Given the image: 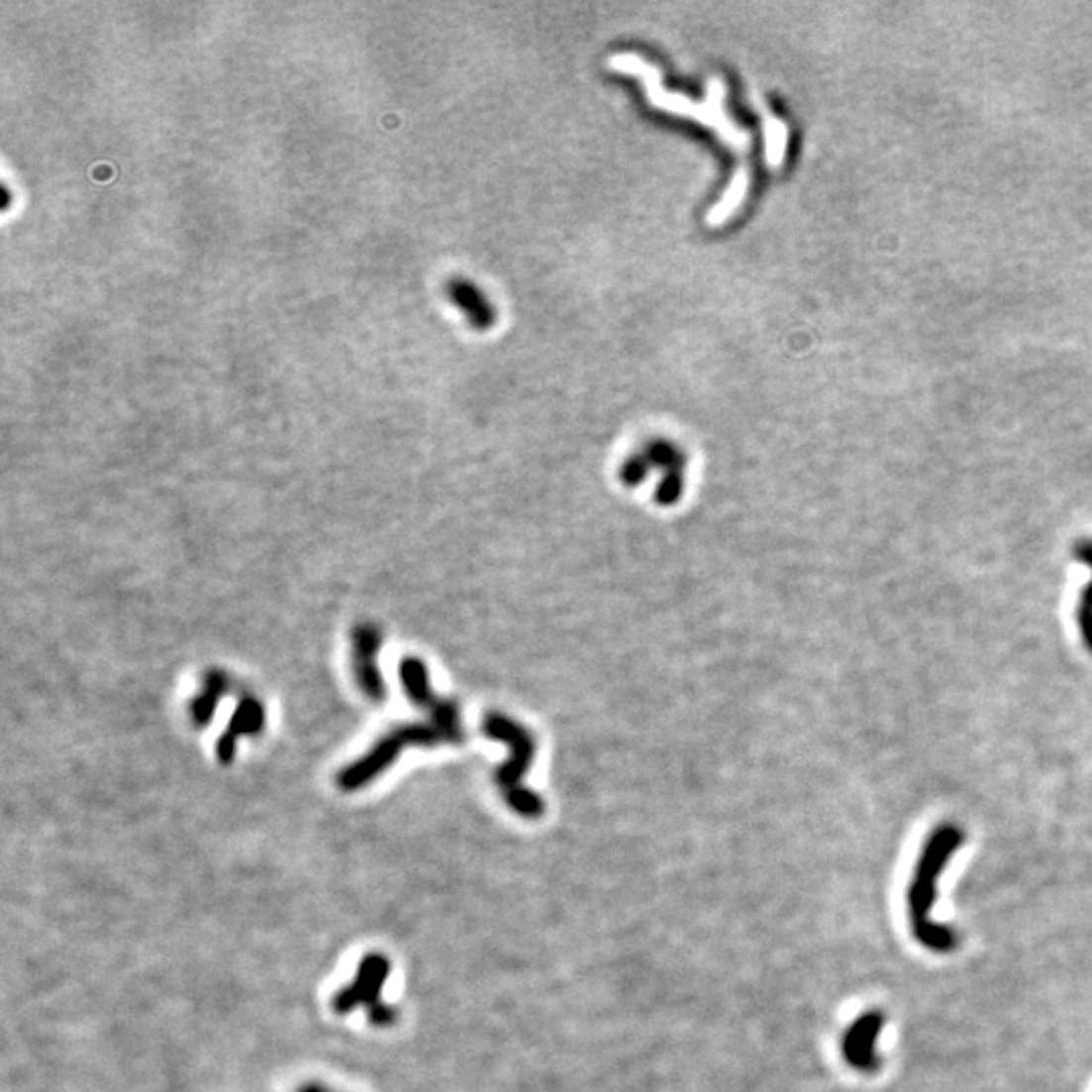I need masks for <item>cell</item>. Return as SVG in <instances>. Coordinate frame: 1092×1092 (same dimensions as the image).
<instances>
[{"instance_id": "obj_7", "label": "cell", "mask_w": 1092, "mask_h": 1092, "mask_svg": "<svg viewBox=\"0 0 1092 1092\" xmlns=\"http://www.w3.org/2000/svg\"><path fill=\"white\" fill-rule=\"evenodd\" d=\"M381 645L383 636L378 628L360 624L352 630V674L360 692L372 702H383L387 698V686L376 661Z\"/></svg>"}, {"instance_id": "obj_8", "label": "cell", "mask_w": 1092, "mask_h": 1092, "mask_svg": "<svg viewBox=\"0 0 1092 1092\" xmlns=\"http://www.w3.org/2000/svg\"><path fill=\"white\" fill-rule=\"evenodd\" d=\"M884 1018L874 1012L866 1014L860 1020L851 1024V1028L845 1032L842 1042V1052L847 1064H851L856 1070L862 1072H874L880 1066V1058L876 1054V1042L882 1030Z\"/></svg>"}, {"instance_id": "obj_3", "label": "cell", "mask_w": 1092, "mask_h": 1092, "mask_svg": "<svg viewBox=\"0 0 1092 1092\" xmlns=\"http://www.w3.org/2000/svg\"><path fill=\"white\" fill-rule=\"evenodd\" d=\"M391 975V961L383 953H368L354 975V979L335 995L332 1010L339 1016H347L358 1006H364L372 1026L387 1028L397 1020V1010L383 1004L381 991Z\"/></svg>"}, {"instance_id": "obj_4", "label": "cell", "mask_w": 1092, "mask_h": 1092, "mask_svg": "<svg viewBox=\"0 0 1092 1092\" xmlns=\"http://www.w3.org/2000/svg\"><path fill=\"white\" fill-rule=\"evenodd\" d=\"M611 67L613 69H620V71H626V73H638L644 77V85L645 89H649V102L657 108H663V110H670V112H680V114H688V116H694L698 118L700 122L708 124V126H715L717 132L723 134V138L727 142H731V145L735 149H748V134L741 128H737L731 120H727L723 116V112H715L710 110L706 106H698V104H692L688 102L686 98H680V96H670V93L661 91V85L657 83V75L655 71L649 67V63H644L640 57L636 55H617L613 57L611 61Z\"/></svg>"}, {"instance_id": "obj_1", "label": "cell", "mask_w": 1092, "mask_h": 1092, "mask_svg": "<svg viewBox=\"0 0 1092 1092\" xmlns=\"http://www.w3.org/2000/svg\"><path fill=\"white\" fill-rule=\"evenodd\" d=\"M963 844V832L955 826H943L927 840L921 860L917 866V876L909 892V911L911 923L917 939L935 953H948L957 944V939L951 929L935 925L929 917L935 902V888L943 868L948 862V856Z\"/></svg>"}, {"instance_id": "obj_9", "label": "cell", "mask_w": 1092, "mask_h": 1092, "mask_svg": "<svg viewBox=\"0 0 1092 1092\" xmlns=\"http://www.w3.org/2000/svg\"><path fill=\"white\" fill-rule=\"evenodd\" d=\"M227 690L229 678L221 670H211L205 674L201 692L191 700V706H188V715H191V721L199 729L207 727L213 721L215 710Z\"/></svg>"}, {"instance_id": "obj_6", "label": "cell", "mask_w": 1092, "mask_h": 1092, "mask_svg": "<svg viewBox=\"0 0 1092 1092\" xmlns=\"http://www.w3.org/2000/svg\"><path fill=\"white\" fill-rule=\"evenodd\" d=\"M399 680H401V686H403L407 698L415 706L430 712L432 721H436V723H440L447 729H453V731H463L457 704L451 702V700H446V698H442L434 692L432 682H430V672H427L425 663L419 657L407 655V657L401 659Z\"/></svg>"}, {"instance_id": "obj_10", "label": "cell", "mask_w": 1092, "mask_h": 1092, "mask_svg": "<svg viewBox=\"0 0 1092 1092\" xmlns=\"http://www.w3.org/2000/svg\"><path fill=\"white\" fill-rule=\"evenodd\" d=\"M263 725H265L263 704L255 696H246L242 698L240 704H237L225 733L233 735L235 739L253 737L263 731Z\"/></svg>"}, {"instance_id": "obj_12", "label": "cell", "mask_w": 1092, "mask_h": 1092, "mask_svg": "<svg viewBox=\"0 0 1092 1092\" xmlns=\"http://www.w3.org/2000/svg\"><path fill=\"white\" fill-rule=\"evenodd\" d=\"M449 296L469 314V318L473 322L478 324H484L488 322V310L484 308V302L480 298V294L473 290L471 286H467L465 281H451L449 283Z\"/></svg>"}, {"instance_id": "obj_11", "label": "cell", "mask_w": 1092, "mask_h": 1092, "mask_svg": "<svg viewBox=\"0 0 1092 1092\" xmlns=\"http://www.w3.org/2000/svg\"><path fill=\"white\" fill-rule=\"evenodd\" d=\"M1076 556L1092 566V541H1082L1076 545ZM1078 628L1082 634V640L1092 651V583L1082 591L1080 603H1078Z\"/></svg>"}, {"instance_id": "obj_2", "label": "cell", "mask_w": 1092, "mask_h": 1092, "mask_svg": "<svg viewBox=\"0 0 1092 1092\" xmlns=\"http://www.w3.org/2000/svg\"><path fill=\"white\" fill-rule=\"evenodd\" d=\"M465 733L447 729L436 721L430 723H407L389 729L378 739L362 756L347 765L339 777V789L350 793L366 787L368 783L381 777L399 754L411 746H442V745H459L463 743Z\"/></svg>"}, {"instance_id": "obj_5", "label": "cell", "mask_w": 1092, "mask_h": 1092, "mask_svg": "<svg viewBox=\"0 0 1092 1092\" xmlns=\"http://www.w3.org/2000/svg\"><path fill=\"white\" fill-rule=\"evenodd\" d=\"M482 733L494 741L506 743L510 748L508 763H504L496 771V785L502 797L506 799L525 789V785H522V777H525V773L531 769L535 752H537V745L531 733L525 727L516 725L512 719L498 715V712H490V715L484 717Z\"/></svg>"}, {"instance_id": "obj_14", "label": "cell", "mask_w": 1092, "mask_h": 1092, "mask_svg": "<svg viewBox=\"0 0 1092 1092\" xmlns=\"http://www.w3.org/2000/svg\"><path fill=\"white\" fill-rule=\"evenodd\" d=\"M300 1092H330V1090H326V1088H322V1086H318V1084H310V1086H304Z\"/></svg>"}, {"instance_id": "obj_13", "label": "cell", "mask_w": 1092, "mask_h": 1092, "mask_svg": "<svg viewBox=\"0 0 1092 1092\" xmlns=\"http://www.w3.org/2000/svg\"><path fill=\"white\" fill-rule=\"evenodd\" d=\"M235 750H237V739L229 733H223L217 741V756L221 765H229L233 761Z\"/></svg>"}]
</instances>
